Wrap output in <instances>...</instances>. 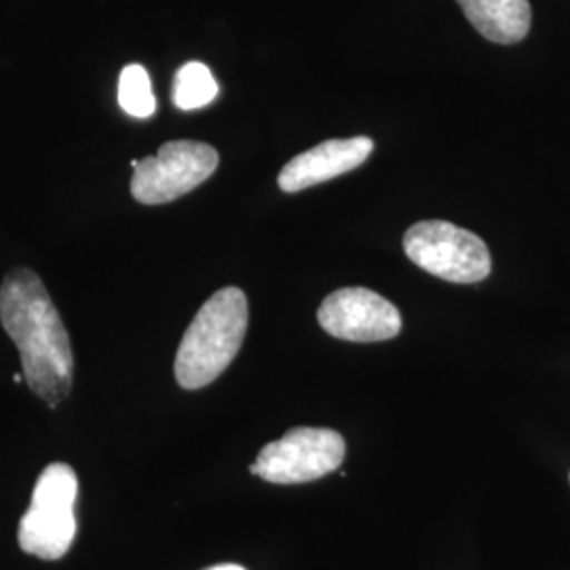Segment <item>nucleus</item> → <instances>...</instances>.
Listing matches in <instances>:
<instances>
[{
    "mask_svg": "<svg viewBox=\"0 0 570 570\" xmlns=\"http://www.w3.org/2000/svg\"><path fill=\"white\" fill-rule=\"evenodd\" d=\"M372 150L374 142L366 136L348 140H326L287 161L277 183L284 193L305 190L360 167Z\"/></svg>",
    "mask_w": 570,
    "mask_h": 570,
    "instance_id": "obj_8",
    "label": "nucleus"
},
{
    "mask_svg": "<svg viewBox=\"0 0 570 570\" xmlns=\"http://www.w3.org/2000/svg\"><path fill=\"white\" fill-rule=\"evenodd\" d=\"M471 26L499 45L520 42L530 30L529 0H456Z\"/></svg>",
    "mask_w": 570,
    "mask_h": 570,
    "instance_id": "obj_9",
    "label": "nucleus"
},
{
    "mask_svg": "<svg viewBox=\"0 0 570 570\" xmlns=\"http://www.w3.org/2000/svg\"><path fill=\"white\" fill-rule=\"evenodd\" d=\"M220 164L218 150L195 140L165 142L155 157L131 161V195L144 205L176 202L204 184Z\"/></svg>",
    "mask_w": 570,
    "mask_h": 570,
    "instance_id": "obj_5",
    "label": "nucleus"
},
{
    "mask_svg": "<svg viewBox=\"0 0 570 570\" xmlns=\"http://www.w3.org/2000/svg\"><path fill=\"white\" fill-rule=\"evenodd\" d=\"M345 452L343 435L332 429L294 428L266 444L249 471L271 484H305L341 468Z\"/></svg>",
    "mask_w": 570,
    "mask_h": 570,
    "instance_id": "obj_6",
    "label": "nucleus"
},
{
    "mask_svg": "<svg viewBox=\"0 0 570 570\" xmlns=\"http://www.w3.org/2000/svg\"><path fill=\"white\" fill-rule=\"evenodd\" d=\"M119 106L136 119H148L157 110L150 75L140 63H129L119 77Z\"/></svg>",
    "mask_w": 570,
    "mask_h": 570,
    "instance_id": "obj_11",
    "label": "nucleus"
},
{
    "mask_svg": "<svg viewBox=\"0 0 570 570\" xmlns=\"http://www.w3.org/2000/svg\"><path fill=\"white\" fill-rule=\"evenodd\" d=\"M207 570H245L244 567H237V564H220V567H212Z\"/></svg>",
    "mask_w": 570,
    "mask_h": 570,
    "instance_id": "obj_12",
    "label": "nucleus"
},
{
    "mask_svg": "<svg viewBox=\"0 0 570 570\" xmlns=\"http://www.w3.org/2000/svg\"><path fill=\"white\" fill-rule=\"evenodd\" d=\"M404 249L414 265L450 284H478L492 268L487 244L475 233L444 220L410 226Z\"/></svg>",
    "mask_w": 570,
    "mask_h": 570,
    "instance_id": "obj_4",
    "label": "nucleus"
},
{
    "mask_svg": "<svg viewBox=\"0 0 570 570\" xmlns=\"http://www.w3.org/2000/svg\"><path fill=\"white\" fill-rule=\"evenodd\" d=\"M0 322L20 348L23 379L49 407L72 389L75 357L66 326L41 277L30 268L11 271L0 285Z\"/></svg>",
    "mask_w": 570,
    "mask_h": 570,
    "instance_id": "obj_1",
    "label": "nucleus"
},
{
    "mask_svg": "<svg viewBox=\"0 0 570 570\" xmlns=\"http://www.w3.org/2000/svg\"><path fill=\"white\" fill-rule=\"evenodd\" d=\"M247 320V298L239 287L216 292L184 332L174 364L178 385L188 391L212 385L244 345Z\"/></svg>",
    "mask_w": 570,
    "mask_h": 570,
    "instance_id": "obj_2",
    "label": "nucleus"
},
{
    "mask_svg": "<svg viewBox=\"0 0 570 570\" xmlns=\"http://www.w3.org/2000/svg\"><path fill=\"white\" fill-rule=\"evenodd\" d=\"M77 494L79 478L70 465L51 463L42 469L18 530L21 550L49 562L63 558L77 537Z\"/></svg>",
    "mask_w": 570,
    "mask_h": 570,
    "instance_id": "obj_3",
    "label": "nucleus"
},
{
    "mask_svg": "<svg viewBox=\"0 0 570 570\" xmlns=\"http://www.w3.org/2000/svg\"><path fill=\"white\" fill-rule=\"evenodd\" d=\"M317 320L330 336L351 343L391 341L402 330L397 306L367 287L332 292L320 306Z\"/></svg>",
    "mask_w": 570,
    "mask_h": 570,
    "instance_id": "obj_7",
    "label": "nucleus"
},
{
    "mask_svg": "<svg viewBox=\"0 0 570 570\" xmlns=\"http://www.w3.org/2000/svg\"><path fill=\"white\" fill-rule=\"evenodd\" d=\"M218 96V82L212 70L202 61H188L176 72L174 104L180 110H197L214 102Z\"/></svg>",
    "mask_w": 570,
    "mask_h": 570,
    "instance_id": "obj_10",
    "label": "nucleus"
}]
</instances>
